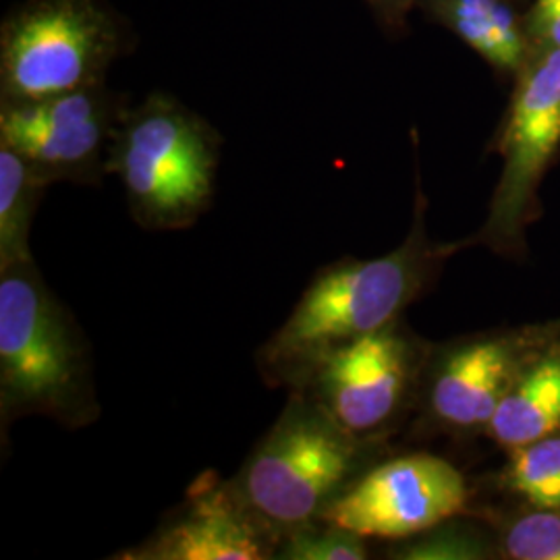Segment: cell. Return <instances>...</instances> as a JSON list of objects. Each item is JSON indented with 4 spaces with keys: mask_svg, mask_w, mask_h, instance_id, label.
<instances>
[{
    "mask_svg": "<svg viewBox=\"0 0 560 560\" xmlns=\"http://www.w3.org/2000/svg\"><path fill=\"white\" fill-rule=\"evenodd\" d=\"M374 441H361L312 399L289 390L279 420L231 481L280 536L322 513L365 471Z\"/></svg>",
    "mask_w": 560,
    "mask_h": 560,
    "instance_id": "cell-4",
    "label": "cell"
},
{
    "mask_svg": "<svg viewBox=\"0 0 560 560\" xmlns=\"http://www.w3.org/2000/svg\"><path fill=\"white\" fill-rule=\"evenodd\" d=\"M506 451L560 432V349L523 370L486 425Z\"/></svg>",
    "mask_w": 560,
    "mask_h": 560,
    "instance_id": "cell-12",
    "label": "cell"
},
{
    "mask_svg": "<svg viewBox=\"0 0 560 560\" xmlns=\"http://www.w3.org/2000/svg\"><path fill=\"white\" fill-rule=\"evenodd\" d=\"M490 557V548L476 532L451 525H441L400 540L388 550V559L397 560H481Z\"/></svg>",
    "mask_w": 560,
    "mask_h": 560,
    "instance_id": "cell-17",
    "label": "cell"
},
{
    "mask_svg": "<svg viewBox=\"0 0 560 560\" xmlns=\"http://www.w3.org/2000/svg\"><path fill=\"white\" fill-rule=\"evenodd\" d=\"M42 416L78 430L101 418L92 347L36 261L0 270V434Z\"/></svg>",
    "mask_w": 560,
    "mask_h": 560,
    "instance_id": "cell-2",
    "label": "cell"
},
{
    "mask_svg": "<svg viewBox=\"0 0 560 560\" xmlns=\"http://www.w3.org/2000/svg\"><path fill=\"white\" fill-rule=\"evenodd\" d=\"M48 187L30 162L0 143V270L34 260L30 235Z\"/></svg>",
    "mask_w": 560,
    "mask_h": 560,
    "instance_id": "cell-14",
    "label": "cell"
},
{
    "mask_svg": "<svg viewBox=\"0 0 560 560\" xmlns=\"http://www.w3.org/2000/svg\"><path fill=\"white\" fill-rule=\"evenodd\" d=\"M525 349L520 339H476L441 353L428 382V411L451 430L486 428L517 381Z\"/></svg>",
    "mask_w": 560,
    "mask_h": 560,
    "instance_id": "cell-11",
    "label": "cell"
},
{
    "mask_svg": "<svg viewBox=\"0 0 560 560\" xmlns=\"http://www.w3.org/2000/svg\"><path fill=\"white\" fill-rule=\"evenodd\" d=\"M222 138L210 120L171 94L129 106L108 173L117 175L133 221L148 231H183L210 210Z\"/></svg>",
    "mask_w": 560,
    "mask_h": 560,
    "instance_id": "cell-3",
    "label": "cell"
},
{
    "mask_svg": "<svg viewBox=\"0 0 560 560\" xmlns=\"http://www.w3.org/2000/svg\"><path fill=\"white\" fill-rule=\"evenodd\" d=\"M469 488L459 469L434 455H405L365 469L320 520L363 538L407 540L467 509Z\"/></svg>",
    "mask_w": 560,
    "mask_h": 560,
    "instance_id": "cell-7",
    "label": "cell"
},
{
    "mask_svg": "<svg viewBox=\"0 0 560 560\" xmlns=\"http://www.w3.org/2000/svg\"><path fill=\"white\" fill-rule=\"evenodd\" d=\"M280 534L243 501L233 481L203 474L179 509L119 560H268Z\"/></svg>",
    "mask_w": 560,
    "mask_h": 560,
    "instance_id": "cell-10",
    "label": "cell"
},
{
    "mask_svg": "<svg viewBox=\"0 0 560 560\" xmlns=\"http://www.w3.org/2000/svg\"><path fill=\"white\" fill-rule=\"evenodd\" d=\"M416 372L418 349L397 320L335 351L300 390L347 432L361 441H374L399 416Z\"/></svg>",
    "mask_w": 560,
    "mask_h": 560,
    "instance_id": "cell-8",
    "label": "cell"
},
{
    "mask_svg": "<svg viewBox=\"0 0 560 560\" xmlns=\"http://www.w3.org/2000/svg\"><path fill=\"white\" fill-rule=\"evenodd\" d=\"M434 20L501 71H521L529 59L525 23L504 0H423Z\"/></svg>",
    "mask_w": 560,
    "mask_h": 560,
    "instance_id": "cell-13",
    "label": "cell"
},
{
    "mask_svg": "<svg viewBox=\"0 0 560 560\" xmlns=\"http://www.w3.org/2000/svg\"><path fill=\"white\" fill-rule=\"evenodd\" d=\"M529 55L560 50V0H536L525 20Z\"/></svg>",
    "mask_w": 560,
    "mask_h": 560,
    "instance_id": "cell-19",
    "label": "cell"
},
{
    "mask_svg": "<svg viewBox=\"0 0 560 560\" xmlns=\"http://www.w3.org/2000/svg\"><path fill=\"white\" fill-rule=\"evenodd\" d=\"M560 145V50L529 55L501 138L504 159L490 217L480 237L492 245L517 240L536 187Z\"/></svg>",
    "mask_w": 560,
    "mask_h": 560,
    "instance_id": "cell-9",
    "label": "cell"
},
{
    "mask_svg": "<svg viewBox=\"0 0 560 560\" xmlns=\"http://www.w3.org/2000/svg\"><path fill=\"white\" fill-rule=\"evenodd\" d=\"M129 106L108 83L40 101L0 102V143L50 185H101Z\"/></svg>",
    "mask_w": 560,
    "mask_h": 560,
    "instance_id": "cell-6",
    "label": "cell"
},
{
    "mask_svg": "<svg viewBox=\"0 0 560 560\" xmlns=\"http://www.w3.org/2000/svg\"><path fill=\"white\" fill-rule=\"evenodd\" d=\"M372 4V9L376 11V15L381 18L388 27H397L400 25L407 13L411 11V7L418 0H368Z\"/></svg>",
    "mask_w": 560,
    "mask_h": 560,
    "instance_id": "cell-20",
    "label": "cell"
},
{
    "mask_svg": "<svg viewBox=\"0 0 560 560\" xmlns=\"http://www.w3.org/2000/svg\"><path fill=\"white\" fill-rule=\"evenodd\" d=\"M502 557L513 560H560V511L534 509L513 521L501 540Z\"/></svg>",
    "mask_w": 560,
    "mask_h": 560,
    "instance_id": "cell-18",
    "label": "cell"
},
{
    "mask_svg": "<svg viewBox=\"0 0 560 560\" xmlns=\"http://www.w3.org/2000/svg\"><path fill=\"white\" fill-rule=\"evenodd\" d=\"M506 483L534 509L560 511L559 434L511 451Z\"/></svg>",
    "mask_w": 560,
    "mask_h": 560,
    "instance_id": "cell-15",
    "label": "cell"
},
{
    "mask_svg": "<svg viewBox=\"0 0 560 560\" xmlns=\"http://www.w3.org/2000/svg\"><path fill=\"white\" fill-rule=\"evenodd\" d=\"M365 538L330 521L314 520L280 536L275 560H363Z\"/></svg>",
    "mask_w": 560,
    "mask_h": 560,
    "instance_id": "cell-16",
    "label": "cell"
},
{
    "mask_svg": "<svg viewBox=\"0 0 560 560\" xmlns=\"http://www.w3.org/2000/svg\"><path fill=\"white\" fill-rule=\"evenodd\" d=\"M133 44L113 0H25L0 25V102L102 85Z\"/></svg>",
    "mask_w": 560,
    "mask_h": 560,
    "instance_id": "cell-5",
    "label": "cell"
},
{
    "mask_svg": "<svg viewBox=\"0 0 560 560\" xmlns=\"http://www.w3.org/2000/svg\"><path fill=\"white\" fill-rule=\"evenodd\" d=\"M441 254L428 243L418 219L395 252L374 260L345 258L324 266L289 318L258 349L261 381L270 388L300 390L335 351L399 320Z\"/></svg>",
    "mask_w": 560,
    "mask_h": 560,
    "instance_id": "cell-1",
    "label": "cell"
}]
</instances>
